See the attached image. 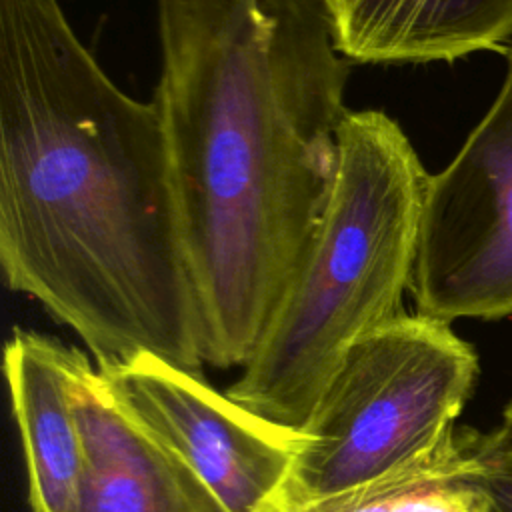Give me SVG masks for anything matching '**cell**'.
Wrapping results in <instances>:
<instances>
[{
	"label": "cell",
	"instance_id": "obj_7",
	"mask_svg": "<svg viewBox=\"0 0 512 512\" xmlns=\"http://www.w3.org/2000/svg\"><path fill=\"white\" fill-rule=\"evenodd\" d=\"M70 394L84 464L68 512H228L188 464L120 408L86 354Z\"/></svg>",
	"mask_w": 512,
	"mask_h": 512
},
{
	"label": "cell",
	"instance_id": "obj_4",
	"mask_svg": "<svg viewBox=\"0 0 512 512\" xmlns=\"http://www.w3.org/2000/svg\"><path fill=\"white\" fill-rule=\"evenodd\" d=\"M478 356L448 322L400 314L356 342L318 398L276 498L314 500L458 446Z\"/></svg>",
	"mask_w": 512,
	"mask_h": 512
},
{
	"label": "cell",
	"instance_id": "obj_3",
	"mask_svg": "<svg viewBox=\"0 0 512 512\" xmlns=\"http://www.w3.org/2000/svg\"><path fill=\"white\" fill-rule=\"evenodd\" d=\"M428 178L396 120L346 114L326 208L232 400L300 430L348 350L404 314Z\"/></svg>",
	"mask_w": 512,
	"mask_h": 512
},
{
	"label": "cell",
	"instance_id": "obj_10",
	"mask_svg": "<svg viewBox=\"0 0 512 512\" xmlns=\"http://www.w3.org/2000/svg\"><path fill=\"white\" fill-rule=\"evenodd\" d=\"M462 436L456 448L396 468L354 488L314 498H274L262 512H486L464 480Z\"/></svg>",
	"mask_w": 512,
	"mask_h": 512
},
{
	"label": "cell",
	"instance_id": "obj_1",
	"mask_svg": "<svg viewBox=\"0 0 512 512\" xmlns=\"http://www.w3.org/2000/svg\"><path fill=\"white\" fill-rule=\"evenodd\" d=\"M0 268L96 366L206 364L160 112L112 82L60 0H0Z\"/></svg>",
	"mask_w": 512,
	"mask_h": 512
},
{
	"label": "cell",
	"instance_id": "obj_9",
	"mask_svg": "<svg viewBox=\"0 0 512 512\" xmlns=\"http://www.w3.org/2000/svg\"><path fill=\"white\" fill-rule=\"evenodd\" d=\"M338 50L354 64L452 62L502 50L512 0H326Z\"/></svg>",
	"mask_w": 512,
	"mask_h": 512
},
{
	"label": "cell",
	"instance_id": "obj_2",
	"mask_svg": "<svg viewBox=\"0 0 512 512\" xmlns=\"http://www.w3.org/2000/svg\"><path fill=\"white\" fill-rule=\"evenodd\" d=\"M156 24L204 362L244 366L326 208L352 62L326 0H156Z\"/></svg>",
	"mask_w": 512,
	"mask_h": 512
},
{
	"label": "cell",
	"instance_id": "obj_8",
	"mask_svg": "<svg viewBox=\"0 0 512 512\" xmlns=\"http://www.w3.org/2000/svg\"><path fill=\"white\" fill-rule=\"evenodd\" d=\"M84 352L14 328L4 344V376L22 438L32 512H68L84 464L70 384Z\"/></svg>",
	"mask_w": 512,
	"mask_h": 512
},
{
	"label": "cell",
	"instance_id": "obj_11",
	"mask_svg": "<svg viewBox=\"0 0 512 512\" xmlns=\"http://www.w3.org/2000/svg\"><path fill=\"white\" fill-rule=\"evenodd\" d=\"M466 468L462 480L478 492L486 512H512V438L498 426L462 430Z\"/></svg>",
	"mask_w": 512,
	"mask_h": 512
},
{
	"label": "cell",
	"instance_id": "obj_12",
	"mask_svg": "<svg viewBox=\"0 0 512 512\" xmlns=\"http://www.w3.org/2000/svg\"><path fill=\"white\" fill-rule=\"evenodd\" d=\"M506 432H508V436L512 438V400L504 406V412H502V424H500Z\"/></svg>",
	"mask_w": 512,
	"mask_h": 512
},
{
	"label": "cell",
	"instance_id": "obj_6",
	"mask_svg": "<svg viewBox=\"0 0 512 512\" xmlns=\"http://www.w3.org/2000/svg\"><path fill=\"white\" fill-rule=\"evenodd\" d=\"M120 408L170 448L228 512H262L284 488L302 438L198 372L154 354L96 366Z\"/></svg>",
	"mask_w": 512,
	"mask_h": 512
},
{
	"label": "cell",
	"instance_id": "obj_5",
	"mask_svg": "<svg viewBox=\"0 0 512 512\" xmlns=\"http://www.w3.org/2000/svg\"><path fill=\"white\" fill-rule=\"evenodd\" d=\"M504 54L494 104L426 186L410 294L448 324L512 314V44Z\"/></svg>",
	"mask_w": 512,
	"mask_h": 512
}]
</instances>
